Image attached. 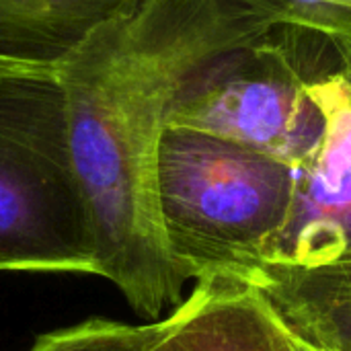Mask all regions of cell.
Returning a JSON list of instances; mask_svg holds the SVG:
<instances>
[{
    "label": "cell",
    "instance_id": "6da1fadb",
    "mask_svg": "<svg viewBox=\"0 0 351 351\" xmlns=\"http://www.w3.org/2000/svg\"><path fill=\"white\" fill-rule=\"evenodd\" d=\"M269 31L230 0H142L58 70L95 276L113 282L142 317L160 319L181 304L187 284L158 216L156 165L169 109L199 68Z\"/></svg>",
    "mask_w": 351,
    "mask_h": 351
},
{
    "label": "cell",
    "instance_id": "7a4b0ae2",
    "mask_svg": "<svg viewBox=\"0 0 351 351\" xmlns=\"http://www.w3.org/2000/svg\"><path fill=\"white\" fill-rule=\"evenodd\" d=\"M294 169L245 146L165 128L156 193L167 251L185 282L247 280L282 228Z\"/></svg>",
    "mask_w": 351,
    "mask_h": 351
},
{
    "label": "cell",
    "instance_id": "3957f363",
    "mask_svg": "<svg viewBox=\"0 0 351 351\" xmlns=\"http://www.w3.org/2000/svg\"><path fill=\"white\" fill-rule=\"evenodd\" d=\"M0 271L97 274L56 70L0 66Z\"/></svg>",
    "mask_w": 351,
    "mask_h": 351
},
{
    "label": "cell",
    "instance_id": "277c9868",
    "mask_svg": "<svg viewBox=\"0 0 351 351\" xmlns=\"http://www.w3.org/2000/svg\"><path fill=\"white\" fill-rule=\"evenodd\" d=\"M199 68L175 97L167 128L208 134L298 169L319 148L321 109L306 93L302 31L278 27Z\"/></svg>",
    "mask_w": 351,
    "mask_h": 351
},
{
    "label": "cell",
    "instance_id": "5b68a950",
    "mask_svg": "<svg viewBox=\"0 0 351 351\" xmlns=\"http://www.w3.org/2000/svg\"><path fill=\"white\" fill-rule=\"evenodd\" d=\"M306 93L323 113V140L294 169L286 220L261 265L315 269L351 257V78L339 66L308 80Z\"/></svg>",
    "mask_w": 351,
    "mask_h": 351
},
{
    "label": "cell",
    "instance_id": "8992f818",
    "mask_svg": "<svg viewBox=\"0 0 351 351\" xmlns=\"http://www.w3.org/2000/svg\"><path fill=\"white\" fill-rule=\"evenodd\" d=\"M292 331L249 280L212 276L156 321L148 351H290Z\"/></svg>",
    "mask_w": 351,
    "mask_h": 351
},
{
    "label": "cell",
    "instance_id": "52a82bcc",
    "mask_svg": "<svg viewBox=\"0 0 351 351\" xmlns=\"http://www.w3.org/2000/svg\"><path fill=\"white\" fill-rule=\"evenodd\" d=\"M142 0H0V66L60 70L101 27Z\"/></svg>",
    "mask_w": 351,
    "mask_h": 351
},
{
    "label": "cell",
    "instance_id": "ba28073f",
    "mask_svg": "<svg viewBox=\"0 0 351 351\" xmlns=\"http://www.w3.org/2000/svg\"><path fill=\"white\" fill-rule=\"evenodd\" d=\"M247 280L294 335L325 351H351V261L315 269L261 265Z\"/></svg>",
    "mask_w": 351,
    "mask_h": 351
},
{
    "label": "cell",
    "instance_id": "9c48e42d",
    "mask_svg": "<svg viewBox=\"0 0 351 351\" xmlns=\"http://www.w3.org/2000/svg\"><path fill=\"white\" fill-rule=\"evenodd\" d=\"M271 29H296L351 43V0H230Z\"/></svg>",
    "mask_w": 351,
    "mask_h": 351
},
{
    "label": "cell",
    "instance_id": "30bf717a",
    "mask_svg": "<svg viewBox=\"0 0 351 351\" xmlns=\"http://www.w3.org/2000/svg\"><path fill=\"white\" fill-rule=\"evenodd\" d=\"M154 333L156 321L148 325H125L107 319H88L39 335L29 351H148Z\"/></svg>",
    "mask_w": 351,
    "mask_h": 351
},
{
    "label": "cell",
    "instance_id": "8fae6325",
    "mask_svg": "<svg viewBox=\"0 0 351 351\" xmlns=\"http://www.w3.org/2000/svg\"><path fill=\"white\" fill-rule=\"evenodd\" d=\"M335 47H337L339 58H341V68L348 72V76L351 78V43H339Z\"/></svg>",
    "mask_w": 351,
    "mask_h": 351
},
{
    "label": "cell",
    "instance_id": "7c38bea8",
    "mask_svg": "<svg viewBox=\"0 0 351 351\" xmlns=\"http://www.w3.org/2000/svg\"><path fill=\"white\" fill-rule=\"evenodd\" d=\"M290 351H325V350H321V348H315V346H311L308 341H304V339H300L298 335H294V333H292Z\"/></svg>",
    "mask_w": 351,
    "mask_h": 351
},
{
    "label": "cell",
    "instance_id": "4fadbf2b",
    "mask_svg": "<svg viewBox=\"0 0 351 351\" xmlns=\"http://www.w3.org/2000/svg\"><path fill=\"white\" fill-rule=\"evenodd\" d=\"M348 261H351V257H350V259H348ZM341 263H343V261H341Z\"/></svg>",
    "mask_w": 351,
    "mask_h": 351
}]
</instances>
